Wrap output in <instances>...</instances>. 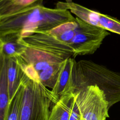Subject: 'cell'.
Listing matches in <instances>:
<instances>
[{
    "label": "cell",
    "mask_w": 120,
    "mask_h": 120,
    "mask_svg": "<svg viewBox=\"0 0 120 120\" xmlns=\"http://www.w3.org/2000/svg\"><path fill=\"white\" fill-rule=\"evenodd\" d=\"M43 0H36L1 21L0 37L14 34L22 37L48 31L64 22L75 20V17L69 10L46 8L43 5Z\"/></svg>",
    "instance_id": "cell-1"
},
{
    "label": "cell",
    "mask_w": 120,
    "mask_h": 120,
    "mask_svg": "<svg viewBox=\"0 0 120 120\" xmlns=\"http://www.w3.org/2000/svg\"><path fill=\"white\" fill-rule=\"evenodd\" d=\"M19 41L23 46L22 52L17 57L20 64L32 67L38 74L52 65L73 58L69 44L58 39L49 30L21 37Z\"/></svg>",
    "instance_id": "cell-2"
},
{
    "label": "cell",
    "mask_w": 120,
    "mask_h": 120,
    "mask_svg": "<svg viewBox=\"0 0 120 120\" xmlns=\"http://www.w3.org/2000/svg\"><path fill=\"white\" fill-rule=\"evenodd\" d=\"M74 92L90 85L103 90L109 107L120 101V74L91 60H75L72 70Z\"/></svg>",
    "instance_id": "cell-3"
},
{
    "label": "cell",
    "mask_w": 120,
    "mask_h": 120,
    "mask_svg": "<svg viewBox=\"0 0 120 120\" xmlns=\"http://www.w3.org/2000/svg\"><path fill=\"white\" fill-rule=\"evenodd\" d=\"M23 91L20 120H48L52 102L58 100L40 82L27 75L23 82Z\"/></svg>",
    "instance_id": "cell-4"
},
{
    "label": "cell",
    "mask_w": 120,
    "mask_h": 120,
    "mask_svg": "<svg viewBox=\"0 0 120 120\" xmlns=\"http://www.w3.org/2000/svg\"><path fill=\"white\" fill-rule=\"evenodd\" d=\"M74 93L81 120H106L109 117L108 101L97 85L86 86Z\"/></svg>",
    "instance_id": "cell-5"
},
{
    "label": "cell",
    "mask_w": 120,
    "mask_h": 120,
    "mask_svg": "<svg viewBox=\"0 0 120 120\" xmlns=\"http://www.w3.org/2000/svg\"><path fill=\"white\" fill-rule=\"evenodd\" d=\"M77 22L74 37L69 45L73 50V58L78 55L94 53L104 39L110 34L107 30L89 24L75 17Z\"/></svg>",
    "instance_id": "cell-6"
},
{
    "label": "cell",
    "mask_w": 120,
    "mask_h": 120,
    "mask_svg": "<svg viewBox=\"0 0 120 120\" xmlns=\"http://www.w3.org/2000/svg\"><path fill=\"white\" fill-rule=\"evenodd\" d=\"M5 55V54H4ZM5 56L10 101L26 76L17 57Z\"/></svg>",
    "instance_id": "cell-7"
},
{
    "label": "cell",
    "mask_w": 120,
    "mask_h": 120,
    "mask_svg": "<svg viewBox=\"0 0 120 120\" xmlns=\"http://www.w3.org/2000/svg\"><path fill=\"white\" fill-rule=\"evenodd\" d=\"M74 60V58H69L64 61L57 82L51 90L58 99L66 93L74 92L72 70Z\"/></svg>",
    "instance_id": "cell-8"
},
{
    "label": "cell",
    "mask_w": 120,
    "mask_h": 120,
    "mask_svg": "<svg viewBox=\"0 0 120 120\" xmlns=\"http://www.w3.org/2000/svg\"><path fill=\"white\" fill-rule=\"evenodd\" d=\"M10 102L5 56L0 50V120H5Z\"/></svg>",
    "instance_id": "cell-9"
},
{
    "label": "cell",
    "mask_w": 120,
    "mask_h": 120,
    "mask_svg": "<svg viewBox=\"0 0 120 120\" xmlns=\"http://www.w3.org/2000/svg\"><path fill=\"white\" fill-rule=\"evenodd\" d=\"M74 100V92L61 96L50 111L48 120H69Z\"/></svg>",
    "instance_id": "cell-10"
},
{
    "label": "cell",
    "mask_w": 120,
    "mask_h": 120,
    "mask_svg": "<svg viewBox=\"0 0 120 120\" xmlns=\"http://www.w3.org/2000/svg\"><path fill=\"white\" fill-rule=\"evenodd\" d=\"M17 34H8L0 37V50L7 56L18 57L22 52L23 45L19 40Z\"/></svg>",
    "instance_id": "cell-11"
},
{
    "label": "cell",
    "mask_w": 120,
    "mask_h": 120,
    "mask_svg": "<svg viewBox=\"0 0 120 120\" xmlns=\"http://www.w3.org/2000/svg\"><path fill=\"white\" fill-rule=\"evenodd\" d=\"M36 0H0V22Z\"/></svg>",
    "instance_id": "cell-12"
},
{
    "label": "cell",
    "mask_w": 120,
    "mask_h": 120,
    "mask_svg": "<svg viewBox=\"0 0 120 120\" xmlns=\"http://www.w3.org/2000/svg\"><path fill=\"white\" fill-rule=\"evenodd\" d=\"M64 61L52 65L38 73L40 82L43 85L51 88L52 90L53 88L60 75Z\"/></svg>",
    "instance_id": "cell-13"
},
{
    "label": "cell",
    "mask_w": 120,
    "mask_h": 120,
    "mask_svg": "<svg viewBox=\"0 0 120 120\" xmlns=\"http://www.w3.org/2000/svg\"><path fill=\"white\" fill-rule=\"evenodd\" d=\"M77 26V22L75 19L74 21L60 24L49 31L58 39L69 44L75 35Z\"/></svg>",
    "instance_id": "cell-14"
},
{
    "label": "cell",
    "mask_w": 120,
    "mask_h": 120,
    "mask_svg": "<svg viewBox=\"0 0 120 120\" xmlns=\"http://www.w3.org/2000/svg\"><path fill=\"white\" fill-rule=\"evenodd\" d=\"M23 91V86L22 82L15 96L10 102L5 120H20Z\"/></svg>",
    "instance_id": "cell-15"
},
{
    "label": "cell",
    "mask_w": 120,
    "mask_h": 120,
    "mask_svg": "<svg viewBox=\"0 0 120 120\" xmlns=\"http://www.w3.org/2000/svg\"><path fill=\"white\" fill-rule=\"evenodd\" d=\"M98 26L120 35V21L110 15L100 13Z\"/></svg>",
    "instance_id": "cell-16"
},
{
    "label": "cell",
    "mask_w": 120,
    "mask_h": 120,
    "mask_svg": "<svg viewBox=\"0 0 120 120\" xmlns=\"http://www.w3.org/2000/svg\"><path fill=\"white\" fill-rule=\"evenodd\" d=\"M69 120H81L78 107L75 101V98L73 105Z\"/></svg>",
    "instance_id": "cell-17"
},
{
    "label": "cell",
    "mask_w": 120,
    "mask_h": 120,
    "mask_svg": "<svg viewBox=\"0 0 120 120\" xmlns=\"http://www.w3.org/2000/svg\"><path fill=\"white\" fill-rule=\"evenodd\" d=\"M66 1V2H67V3H70V2H72V0H65Z\"/></svg>",
    "instance_id": "cell-18"
}]
</instances>
